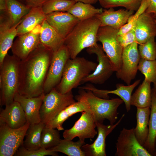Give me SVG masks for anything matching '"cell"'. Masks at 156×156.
Returning a JSON list of instances; mask_svg holds the SVG:
<instances>
[{"label":"cell","instance_id":"obj_37","mask_svg":"<svg viewBox=\"0 0 156 156\" xmlns=\"http://www.w3.org/2000/svg\"><path fill=\"white\" fill-rule=\"evenodd\" d=\"M155 37L139 44L138 50L141 58L149 60H156V42Z\"/></svg>","mask_w":156,"mask_h":156},{"label":"cell","instance_id":"obj_18","mask_svg":"<svg viewBox=\"0 0 156 156\" xmlns=\"http://www.w3.org/2000/svg\"><path fill=\"white\" fill-rule=\"evenodd\" d=\"M18 24L12 26L5 12H0V65L11 48L15 37L17 36V27Z\"/></svg>","mask_w":156,"mask_h":156},{"label":"cell","instance_id":"obj_14","mask_svg":"<svg viewBox=\"0 0 156 156\" xmlns=\"http://www.w3.org/2000/svg\"><path fill=\"white\" fill-rule=\"evenodd\" d=\"M125 116L123 114L119 120L113 125H106L96 122L98 135L91 144H85L81 147L85 156H106L105 140L107 137L118 126Z\"/></svg>","mask_w":156,"mask_h":156},{"label":"cell","instance_id":"obj_35","mask_svg":"<svg viewBox=\"0 0 156 156\" xmlns=\"http://www.w3.org/2000/svg\"><path fill=\"white\" fill-rule=\"evenodd\" d=\"M142 0H98L103 8L109 9L121 7L125 9L136 11L140 6Z\"/></svg>","mask_w":156,"mask_h":156},{"label":"cell","instance_id":"obj_12","mask_svg":"<svg viewBox=\"0 0 156 156\" xmlns=\"http://www.w3.org/2000/svg\"><path fill=\"white\" fill-rule=\"evenodd\" d=\"M117 156H152L137 139L134 128L123 129L116 143Z\"/></svg>","mask_w":156,"mask_h":156},{"label":"cell","instance_id":"obj_2","mask_svg":"<svg viewBox=\"0 0 156 156\" xmlns=\"http://www.w3.org/2000/svg\"><path fill=\"white\" fill-rule=\"evenodd\" d=\"M79 89L75 99L82 103L85 111L93 115L96 122L103 123L107 119L110 124L115 123L118 118V109L124 102L122 100L118 98L111 99L101 98L90 90Z\"/></svg>","mask_w":156,"mask_h":156},{"label":"cell","instance_id":"obj_9","mask_svg":"<svg viewBox=\"0 0 156 156\" xmlns=\"http://www.w3.org/2000/svg\"><path fill=\"white\" fill-rule=\"evenodd\" d=\"M87 51L89 54L97 56L98 63L95 70L82 80L81 84L87 82L99 84L104 83L114 72L110 60L99 44L87 48Z\"/></svg>","mask_w":156,"mask_h":156},{"label":"cell","instance_id":"obj_39","mask_svg":"<svg viewBox=\"0 0 156 156\" xmlns=\"http://www.w3.org/2000/svg\"><path fill=\"white\" fill-rule=\"evenodd\" d=\"M57 152L45 148H40L38 149L28 150L23 145L18 149L15 155L17 156H44L50 155H58Z\"/></svg>","mask_w":156,"mask_h":156},{"label":"cell","instance_id":"obj_22","mask_svg":"<svg viewBox=\"0 0 156 156\" xmlns=\"http://www.w3.org/2000/svg\"><path fill=\"white\" fill-rule=\"evenodd\" d=\"M137 42L143 44L151 38L156 36L155 17L145 12L139 17L134 26Z\"/></svg>","mask_w":156,"mask_h":156},{"label":"cell","instance_id":"obj_7","mask_svg":"<svg viewBox=\"0 0 156 156\" xmlns=\"http://www.w3.org/2000/svg\"><path fill=\"white\" fill-rule=\"evenodd\" d=\"M119 29L108 26L100 27L97 34L104 51L110 60L114 72H118L121 65L123 48L117 40Z\"/></svg>","mask_w":156,"mask_h":156},{"label":"cell","instance_id":"obj_29","mask_svg":"<svg viewBox=\"0 0 156 156\" xmlns=\"http://www.w3.org/2000/svg\"><path fill=\"white\" fill-rule=\"evenodd\" d=\"M30 8L18 0H6V15L12 26L18 24Z\"/></svg>","mask_w":156,"mask_h":156},{"label":"cell","instance_id":"obj_17","mask_svg":"<svg viewBox=\"0 0 156 156\" xmlns=\"http://www.w3.org/2000/svg\"><path fill=\"white\" fill-rule=\"evenodd\" d=\"M17 36L11 49L13 55L22 60L26 58L40 44L39 34L30 31Z\"/></svg>","mask_w":156,"mask_h":156},{"label":"cell","instance_id":"obj_36","mask_svg":"<svg viewBox=\"0 0 156 156\" xmlns=\"http://www.w3.org/2000/svg\"><path fill=\"white\" fill-rule=\"evenodd\" d=\"M138 69L145 76V79L153 84L156 88V60H147L140 58Z\"/></svg>","mask_w":156,"mask_h":156},{"label":"cell","instance_id":"obj_32","mask_svg":"<svg viewBox=\"0 0 156 156\" xmlns=\"http://www.w3.org/2000/svg\"><path fill=\"white\" fill-rule=\"evenodd\" d=\"M45 124L41 122L39 123L30 125L27 131L25 139L23 145L28 150L38 149L40 148L41 133Z\"/></svg>","mask_w":156,"mask_h":156},{"label":"cell","instance_id":"obj_42","mask_svg":"<svg viewBox=\"0 0 156 156\" xmlns=\"http://www.w3.org/2000/svg\"><path fill=\"white\" fill-rule=\"evenodd\" d=\"M148 5L145 12L153 14L156 18V0H148Z\"/></svg>","mask_w":156,"mask_h":156},{"label":"cell","instance_id":"obj_20","mask_svg":"<svg viewBox=\"0 0 156 156\" xmlns=\"http://www.w3.org/2000/svg\"><path fill=\"white\" fill-rule=\"evenodd\" d=\"M134 12L123 9L115 10L112 8L103 10L95 17L100 21V27L108 26L119 29L127 22Z\"/></svg>","mask_w":156,"mask_h":156},{"label":"cell","instance_id":"obj_10","mask_svg":"<svg viewBox=\"0 0 156 156\" xmlns=\"http://www.w3.org/2000/svg\"><path fill=\"white\" fill-rule=\"evenodd\" d=\"M70 58L69 51L64 44L53 53L44 85L45 94L59 83L66 63Z\"/></svg>","mask_w":156,"mask_h":156},{"label":"cell","instance_id":"obj_47","mask_svg":"<svg viewBox=\"0 0 156 156\" xmlns=\"http://www.w3.org/2000/svg\"><path fill=\"white\" fill-rule=\"evenodd\" d=\"M155 22H156V18H155Z\"/></svg>","mask_w":156,"mask_h":156},{"label":"cell","instance_id":"obj_6","mask_svg":"<svg viewBox=\"0 0 156 156\" xmlns=\"http://www.w3.org/2000/svg\"><path fill=\"white\" fill-rule=\"evenodd\" d=\"M72 91L62 94L55 88L45 94L40 112L41 122L45 124L65 108L76 101Z\"/></svg>","mask_w":156,"mask_h":156},{"label":"cell","instance_id":"obj_38","mask_svg":"<svg viewBox=\"0 0 156 156\" xmlns=\"http://www.w3.org/2000/svg\"><path fill=\"white\" fill-rule=\"evenodd\" d=\"M148 4V0H142L141 5L136 12L129 18L127 22L119 29L118 35L127 32L133 28L139 17L145 12Z\"/></svg>","mask_w":156,"mask_h":156},{"label":"cell","instance_id":"obj_4","mask_svg":"<svg viewBox=\"0 0 156 156\" xmlns=\"http://www.w3.org/2000/svg\"><path fill=\"white\" fill-rule=\"evenodd\" d=\"M97 64L82 57L69 58L67 61L60 81L55 88L59 92L65 94L81 84L82 80L92 73Z\"/></svg>","mask_w":156,"mask_h":156},{"label":"cell","instance_id":"obj_31","mask_svg":"<svg viewBox=\"0 0 156 156\" xmlns=\"http://www.w3.org/2000/svg\"><path fill=\"white\" fill-rule=\"evenodd\" d=\"M85 141L79 140L76 142L64 139H61L57 146L48 149L63 153L68 156H85L81 147L85 144Z\"/></svg>","mask_w":156,"mask_h":156},{"label":"cell","instance_id":"obj_24","mask_svg":"<svg viewBox=\"0 0 156 156\" xmlns=\"http://www.w3.org/2000/svg\"><path fill=\"white\" fill-rule=\"evenodd\" d=\"M46 18L41 6L31 8L17 26V36L31 31L37 25L41 24Z\"/></svg>","mask_w":156,"mask_h":156},{"label":"cell","instance_id":"obj_3","mask_svg":"<svg viewBox=\"0 0 156 156\" xmlns=\"http://www.w3.org/2000/svg\"><path fill=\"white\" fill-rule=\"evenodd\" d=\"M99 20L94 17L80 21L64 39L70 58L77 57L84 49L92 47L97 43V34L100 27Z\"/></svg>","mask_w":156,"mask_h":156},{"label":"cell","instance_id":"obj_45","mask_svg":"<svg viewBox=\"0 0 156 156\" xmlns=\"http://www.w3.org/2000/svg\"><path fill=\"white\" fill-rule=\"evenodd\" d=\"M154 156H156V137L155 138V152H154Z\"/></svg>","mask_w":156,"mask_h":156},{"label":"cell","instance_id":"obj_46","mask_svg":"<svg viewBox=\"0 0 156 156\" xmlns=\"http://www.w3.org/2000/svg\"><path fill=\"white\" fill-rule=\"evenodd\" d=\"M19 1H25V0H18Z\"/></svg>","mask_w":156,"mask_h":156},{"label":"cell","instance_id":"obj_41","mask_svg":"<svg viewBox=\"0 0 156 156\" xmlns=\"http://www.w3.org/2000/svg\"><path fill=\"white\" fill-rule=\"evenodd\" d=\"M48 0H25V5L29 7H41Z\"/></svg>","mask_w":156,"mask_h":156},{"label":"cell","instance_id":"obj_11","mask_svg":"<svg viewBox=\"0 0 156 156\" xmlns=\"http://www.w3.org/2000/svg\"><path fill=\"white\" fill-rule=\"evenodd\" d=\"M138 43L134 42L123 48L120 69L116 72L118 79L127 85L136 75L139 62L141 58L138 47Z\"/></svg>","mask_w":156,"mask_h":156},{"label":"cell","instance_id":"obj_25","mask_svg":"<svg viewBox=\"0 0 156 156\" xmlns=\"http://www.w3.org/2000/svg\"><path fill=\"white\" fill-rule=\"evenodd\" d=\"M150 107L137 108L136 114L137 124L134 131L136 137L140 144L144 146L147 139Z\"/></svg>","mask_w":156,"mask_h":156},{"label":"cell","instance_id":"obj_33","mask_svg":"<svg viewBox=\"0 0 156 156\" xmlns=\"http://www.w3.org/2000/svg\"><path fill=\"white\" fill-rule=\"evenodd\" d=\"M76 3L74 0H48L41 8L45 15L56 12H67Z\"/></svg>","mask_w":156,"mask_h":156},{"label":"cell","instance_id":"obj_40","mask_svg":"<svg viewBox=\"0 0 156 156\" xmlns=\"http://www.w3.org/2000/svg\"><path fill=\"white\" fill-rule=\"evenodd\" d=\"M117 40L123 48L134 42H137L134 27L127 32L118 35Z\"/></svg>","mask_w":156,"mask_h":156},{"label":"cell","instance_id":"obj_5","mask_svg":"<svg viewBox=\"0 0 156 156\" xmlns=\"http://www.w3.org/2000/svg\"><path fill=\"white\" fill-rule=\"evenodd\" d=\"M21 60L8 54L0 65V104L6 105L14 101L19 82V68Z\"/></svg>","mask_w":156,"mask_h":156},{"label":"cell","instance_id":"obj_8","mask_svg":"<svg viewBox=\"0 0 156 156\" xmlns=\"http://www.w3.org/2000/svg\"><path fill=\"white\" fill-rule=\"evenodd\" d=\"M27 121L18 128H10L0 123V156H12L23 144V140L30 125Z\"/></svg>","mask_w":156,"mask_h":156},{"label":"cell","instance_id":"obj_19","mask_svg":"<svg viewBox=\"0 0 156 156\" xmlns=\"http://www.w3.org/2000/svg\"><path fill=\"white\" fill-rule=\"evenodd\" d=\"M5 106L0 114V123L16 129L21 127L27 122L25 113L18 102L14 101Z\"/></svg>","mask_w":156,"mask_h":156},{"label":"cell","instance_id":"obj_44","mask_svg":"<svg viewBox=\"0 0 156 156\" xmlns=\"http://www.w3.org/2000/svg\"><path fill=\"white\" fill-rule=\"evenodd\" d=\"M76 2H81L84 3L92 4L96 3L98 0H74Z\"/></svg>","mask_w":156,"mask_h":156},{"label":"cell","instance_id":"obj_26","mask_svg":"<svg viewBox=\"0 0 156 156\" xmlns=\"http://www.w3.org/2000/svg\"><path fill=\"white\" fill-rule=\"evenodd\" d=\"M85 110L82 103L75 102L62 110L53 120L47 124L45 127L57 129L59 131L63 130V124L67 119L77 113Z\"/></svg>","mask_w":156,"mask_h":156},{"label":"cell","instance_id":"obj_23","mask_svg":"<svg viewBox=\"0 0 156 156\" xmlns=\"http://www.w3.org/2000/svg\"><path fill=\"white\" fill-rule=\"evenodd\" d=\"M39 36L41 43L53 52L64 44V39L58 34L46 19L41 24Z\"/></svg>","mask_w":156,"mask_h":156},{"label":"cell","instance_id":"obj_34","mask_svg":"<svg viewBox=\"0 0 156 156\" xmlns=\"http://www.w3.org/2000/svg\"><path fill=\"white\" fill-rule=\"evenodd\" d=\"M59 131L55 129L45 127L41 133L40 148L48 149L57 145L61 140Z\"/></svg>","mask_w":156,"mask_h":156},{"label":"cell","instance_id":"obj_13","mask_svg":"<svg viewBox=\"0 0 156 156\" xmlns=\"http://www.w3.org/2000/svg\"><path fill=\"white\" fill-rule=\"evenodd\" d=\"M79 118L70 129L65 130L63 133L64 139L72 140L75 138L85 141V139L93 138L98 133L95 129L96 121L92 114L85 111L81 112Z\"/></svg>","mask_w":156,"mask_h":156},{"label":"cell","instance_id":"obj_1","mask_svg":"<svg viewBox=\"0 0 156 156\" xmlns=\"http://www.w3.org/2000/svg\"><path fill=\"white\" fill-rule=\"evenodd\" d=\"M53 52L42 44L19 65L18 93L27 98L38 96L44 93V86Z\"/></svg>","mask_w":156,"mask_h":156},{"label":"cell","instance_id":"obj_27","mask_svg":"<svg viewBox=\"0 0 156 156\" xmlns=\"http://www.w3.org/2000/svg\"><path fill=\"white\" fill-rule=\"evenodd\" d=\"M148 122L149 133L147 140L143 147L154 156L155 144L156 137V88L152 89V100Z\"/></svg>","mask_w":156,"mask_h":156},{"label":"cell","instance_id":"obj_21","mask_svg":"<svg viewBox=\"0 0 156 156\" xmlns=\"http://www.w3.org/2000/svg\"><path fill=\"white\" fill-rule=\"evenodd\" d=\"M45 95L43 93L37 97L27 98L17 93L15 96L14 101L20 104L25 113L27 121L30 125L41 122L40 110Z\"/></svg>","mask_w":156,"mask_h":156},{"label":"cell","instance_id":"obj_15","mask_svg":"<svg viewBox=\"0 0 156 156\" xmlns=\"http://www.w3.org/2000/svg\"><path fill=\"white\" fill-rule=\"evenodd\" d=\"M140 81V79H138L132 84L127 86L118 83L116 85V89L112 90L99 89L90 84H86L85 86L79 87V88L90 90L96 96L105 99H109L108 95L109 94L116 95L123 101L126 109L127 112H129L131 108V101L132 92Z\"/></svg>","mask_w":156,"mask_h":156},{"label":"cell","instance_id":"obj_43","mask_svg":"<svg viewBox=\"0 0 156 156\" xmlns=\"http://www.w3.org/2000/svg\"><path fill=\"white\" fill-rule=\"evenodd\" d=\"M6 9V0H0V12H5Z\"/></svg>","mask_w":156,"mask_h":156},{"label":"cell","instance_id":"obj_16","mask_svg":"<svg viewBox=\"0 0 156 156\" xmlns=\"http://www.w3.org/2000/svg\"><path fill=\"white\" fill-rule=\"evenodd\" d=\"M49 24L64 39L80 20L67 12H56L46 15Z\"/></svg>","mask_w":156,"mask_h":156},{"label":"cell","instance_id":"obj_30","mask_svg":"<svg viewBox=\"0 0 156 156\" xmlns=\"http://www.w3.org/2000/svg\"><path fill=\"white\" fill-rule=\"evenodd\" d=\"M103 11L102 8H96L91 4L77 2L67 12L81 21L95 17Z\"/></svg>","mask_w":156,"mask_h":156},{"label":"cell","instance_id":"obj_28","mask_svg":"<svg viewBox=\"0 0 156 156\" xmlns=\"http://www.w3.org/2000/svg\"><path fill=\"white\" fill-rule=\"evenodd\" d=\"M151 83L144 78L134 93L132 95L131 104L137 108L151 107L152 100Z\"/></svg>","mask_w":156,"mask_h":156}]
</instances>
